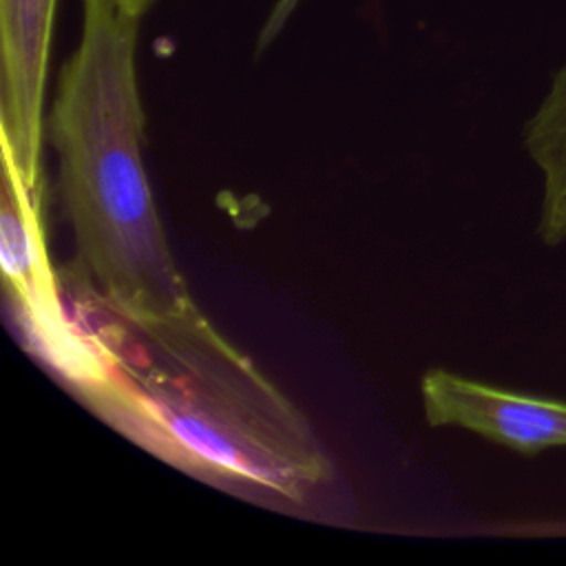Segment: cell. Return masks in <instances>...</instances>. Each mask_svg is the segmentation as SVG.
Returning a JSON list of instances; mask_svg holds the SVG:
<instances>
[{"instance_id":"cell-5","label":"cell","mask_w":566,"mask_h":566,"mask_svg":"<svg viewBox=\"0 0 566 566\" xmlns=\"http://www.w3.org/2000/svg\"><path fill=\"white\" fill-rule=\"evenodd\" d=\"M420 398L431 427L467 429L522 455L566 447V400L520 394L449 369H429Z\"/></svg>"},{"instance_id":"cell-1","label":"cell","mask_w":566,"mask_h":566,"mask_svg":"<svg viewBox=\"0 0 566 566\" xmlns=\"http://www.w3.org/2000/svg\"><path fill=\"white\" fill-rule=\"evenodd\" d=\"M97 374L75 394L108 427L217 486L310 500L332 473L292 400L203 314L142 325L71 281Z\"/></svg>"},{"instance_id":"cell-7","label":"cell","mask_w":566,"mask_h":566,"mask_svg":"<svg viewBox=\"0 0 566 566\" xmlns=\"http://www.w3.org/2000/svg\"><path fill=\"white\" fill-rule=\"evenodd\" d=\"M122 7H126L128 11L137 13V15H144L157 0H117Z\"/></svg>"},{"instance_id":"cell-6","label":"cell","mask_w":566,"mask_h":566,"mask_svg":"<svg viewBox=\"0 0 566 566\" xmlns=\"http://www.w3.org/2000/svg\"><path fill=\"white\" fill-rule=\"evenodd\" d=\"M522 148L539 175L535 234L548 248L566 243V64L559 66L522 126Z\"/></svg>"},{"instance_id":"cell-4","label":"cell","mask_w":566,"mask_h":566,"mask_svg":"<svg viewBox=\"0 0 566 566\" xmlns=\"http://www.w3.org/2000/svg\"><path fill=\"white\" fill-rule=\"evenodd\" d=\"M57 0H0V139L40 195L44 93Z\"/></svg>"},{"instance_id":"cell-3","label":"cell","mask_w":566,"mask_h":566,"mask_svg":"<svg viewBox=\"0 0 566 566\" xmlns=\"http://www.w3.org/2000/svg\"><path fill=\"white\" fill-rule=\"evenodd\" d=\"M0 195V265L4 290L18 318L40 354L73 391L97 374V354L84 329L64 307L46 252L42 197L31 192L15 166L11 146L2 139Z\"/></svg>"},{"instance_id":"cell-2","label":"cell","mask_w":566,"mask_h":566,"mask_svg":"<svg viewBox=\"0 0 566 566\" xmlns=\"http://www.w3.org/2000/svg\"><path fill=\"white\" fill-rule=\"evenodd\" d=\"M142 15L82 0L75 51L62 64L49 137L75 239L73 279L126 318L150 325L199 314L153 201L137 82Z\"/></svg>"}]
</instances>
